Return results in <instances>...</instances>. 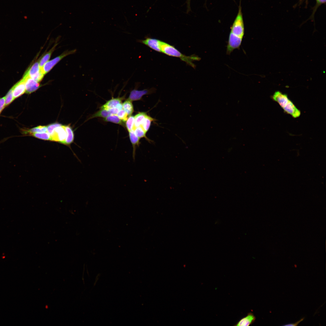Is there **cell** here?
I'll return each instance as SVG.
<instances>
[{"label":"cell","instance_id":"15","mask_svg":"<svg viewBox=\"0 0 326 326\" xmlns=\"http://www.w3.org/2000/svg\"><path fill=\"white\" fill-rule=\"evenodd\" d=\"M56 45V44H55L49 51L46 53L41 59H40L39 66L40 69H41L44 64L49 61L52 54L55 50Z\"/></svg>","mask_w":326,"mask_h":326},{"label":"cell","instance_id":"30","mask_svg":"<svg viewBox=\"0 0 326 326\" xmlns=\"http://www.w3.org/2000/svg\"><path fill=\"white\" fill-rule=\"evenodd\" d=\"M109 111L110 115L111 114H117L120 110L117 107L113 108L108 110Z\"/></svg>","mask_w":326,"mask_h":326},{"label":"cell","instance_id":"8","mask_svg":"<svg viewBox=\"0 0 326 326\" xmlns=\"http://www.w3.org/2000/svg\"><path fill=\"white\" fill-rule=\"evenodd\" d=\"M155 90V89L153 88L142 90L134 89L131 91L128 99L132 101L140 100L142 99L143 96L152 94Z\"/></svg>","mask_w":326,"mask_h":326},{"label":"cell","instance_id":"28","mask_svg":"<svg viewBox=\"0 0 326 326\" xmlns=\"http://www.w3.org/2000/svg\"><path fill=\"white\" fill-rule=\"evenodd\" d=\"M5 96L0 98V113L5 107Z\"/></svg>","mask_w":326,"mask_h":326},{"label":"cell","instance_id":"22","mask_svg":"<svg viewBox=\"0 0 326 326\" xmlns=\"http://www.w3.org/2000/svg\"><path fill=\"white\" fill-rule=\"evenodd\" d=\"M47 132V126H39L26 131V133L30 135L34 133Z\"/></svg>","mask_w":326,"mask_h":326},{"label":"cell","instance_id":"4","mask_svg":"<svg viewBox=\"0 0 326 326\" xmlns=\"http://www.w3.org/2000/svg\"><path fill=\"white\" fill-rule=\"evenodd\" d=\"M40 59L29 67L24 74L38 82L41 81L44 75L39 66Z\"/></svg>","mask_w":326,"mask_h":326},{"label":"cell","instance_id":"1","mask_svg":"<svg viewBox=\"0 0 326 326\" xmlns=\"http://www.w3.org/2000/svg\"><path fill=\"white\" fill-rule=\"evenodd\" d=\"M241 1L240 0L238 13L231 27L227 46V50L229 52L239 48L244 35V24Z\"/></svg>","mask_w":326,"mask_h":326},{"label":"cell","instance_id":"18","mask_svg":"<svg viewBox=\"0 0 326 326\" xmlns=\"http://www.w3.org/2000/svg\"><path fill=\"white\" fill-rule=\"evenodd\" d=\"M155 120V119L147 115L143 120L141 126L147 133L149 129L152 122Z\"/></svg>","mask_w":326,"mask_h":326},{"label":"cell","instance_id":"12","mask_svg":"<svg viewBox=\"0 0 326 326\" xmlns=\"http://www.w3.org/2000/svg\"><path fill=\"white\" fill-rule=\"evenodd\" d=\"M129 139L133 147V160H135L136 148L137 146H139L140 145V139L135 134L133 129L129 132Z\"/></svg>","mask_w":326,"mask_h":326},{"label":"cell","instance_id":"2","mask_svg":"<svg viewBox=\"0 0 326 326\" xmlns=\"http://www.w3.org/2000/svg\"><path fill=\"white\" fill-rule=\"evenodd\" d=\"M161 49L162 53L169 56L179 58L194 69L195 68L196 66L193 62L199 61L201 59L200 57L195 54L186 56L181 53L174 46L162 41L161 43Z\"/></svg>","mask_w":326,"mask_h":326},{"label":"cell","instance_id":"16","mask_svg":"<svg viewBox=\"0 0 326 326\" xmlns=\"http://www.w3.org/2000/svg\"><path fill=\"white\" fill-rule=\"evenodd\" d=\"M123 109L128 116L131 115L134 112V108L132 101L127 99L123 104Z\"/></svg>","mask_w":326,"mask_h":326},{"label":"cell","instance_id":"17","mask_svg":"<svg viewBox=\"0 0 326 326\" xmlns=\"http://www.w3.org/2000/svg\"><path fill=\"white\" fill-rule=\"evenodd\" d=\"M147 115L146 112H139L134 116V128L141 126L143 120Z\"/></svg>","mask_w":326,"mask_h":326},{"label":"cell","instance_id":"19","mask_svg":"<svg viewBox=\"0 0 326 326\" xmlns=\"http://www.w3.org/2000/svg\"><path fill=\"white\" fill-rule=\"evenodd\" d=\"M104 121L110 122L123 126H124L123 122L119 117L117 114L110 115L104 118Z\"/></svg>","mask_w":326,"mask_h":326},{"label":"cell","instance_id":"26","mask_svg":"<svg viewBox=\"0 0 326 326\" xmlns=\"http://www.w3.org/2000/svg\"><path fill=\"white\" fill-rule=\"evenodd\" d=\"M117 115L123 122H126L128 118V115L123 109L119 110Z\"/></svg>","mask_w":326,"mask_h":326},{"label":"cell","instance_id":"20","mask_svg":"<svg viewBox=\"0 0 326 326\" xmlns=\"http://www.w3.org/2000/svg\"><path fill=\"white\" fill-rule=\"evenodd\" d=\"M133 129L135 134L140 139L144 138L150 142H152L147 137L146 135V133L141 126L135 127Z\"/></svg>","mask_w":326,"mask_h":326},{"label":"cell","instance_id":"3","mask_svg":"<svg viewBox=\"0 0 326 326\" xmlns=\"http://www.w3.org/2000/svg\"><path fill=\"white\" fill-rule=\"evenodd\" d=\"M271 98L279 104L285 113L291 115L294 118L300 116L301 111L289 99L287 94L276 91L272 96Z\"/></svg>","mask_w":326,"mask_h":326},{"label":"cell","instance_id":"5","mask_svg":"<svg viewBox=\"0 0 326 326\" xmlns=\"http://www.w3.org/2000/svg\"><path fill=\"white\" fill-rule=\"evenodd\" d=\"M75 50L70 51H66L60 55L56 57L46 63L41 69V70L45 75L49 72L52 68L59 61L65 56L74 53Z\"/></svg>","mask_w":326,"mask_h":326},{"label":"cell","instance_id":"11","mask_svg":"<svg viewBox=\"0 0 326 326\" xmlns=\"http://www.w3.org/2000/svg\"><path fill=\"white\" fill-rule=\"evenodd\" d=\"M256 317L250 312L247 315L241 318L234 325L237 326H249L253 324L256 320Z\"/></svg>","mask_w":326,"mask_h":326},{"label":"cell","instance_id":"24","mask_svg":"<svg viewBox=\"0 0 326 326\" xmlns=\"http://www.w3.org/2000/svg\"><path fill=\"white\" fill-rule=\"evenodd\" d=\"M126 127L128 132L133 129L134 127V116H129L126 122Z\"/></svg>","mask_w":326,"mask_h":326},{"label":"cell","instance_id":"31","mask_svg":"<svg viewBox=\"0 0 326 326\" xmlns=\"http://www.w3.org/2000/svg\"><path fill=\"white\" fill-rule=\"evenodd\" d=\"M190 0H187L186 3L187 4V13H188L190 11Z\"/></svg>","mask_w":326,"mask_h":326},{"label":"cell","instance_id":"23","mask_svg":"<svg viewBox=\"0 0 326 326\" xmlns=\"http://www.w3.org/2000/svg\"><path fill=\"white\" fill-rule=\"evenodd\" d=\"M30 135L41 139L51 140L50 134L47 132L34 133L30 134Z\"/></svg>","mask_w":326,"mask_h":326},{"label":"cell","instance_id":"32","mask_svg":"<svg viewBox=\"0 0 326 326\" xmlns=\"http://www.w3.org/2000/svg\"><path fill=\"white\" fill-rule=\"evenodd\" d=\"M319 3H323L325 2L326 0H317Z\"/></svg>","mask_w":326,"mask_h":326},{"label":"cell","instance_id":"10","mask_svg":"<svg viewBox=\"0 0 326 326\" xmlns=\"http://www.w3.org/2000/svg\"><path fill=\"white\" fill-rule=\"evenodd\" d=\"M13 94L14 99L20 97L24 94L26 91L25 80L23 77L20 81L15 84L13 87Z\"/></svg>","mask_w":326,"mask_h":326},{"label":"cell","instance_id":"6","mask_svg":"<svg viewBox=\"0 0 326 326\" xmlns=\"http://www.w3.org/2000/svg\"><path fill=\"white\" fill-rule=\"evenodd\" d=\"M51 141L58 142L63 144L67 136V133L64 126L56 128L50 135Z\"/></svg>","mask_w":326,"mask_h":326},{"label":"cell","instance_id":"13","mask_svg":"<svg viewBox=\"0 0 326 326\" xmlns=\"http://www.w3.org/2000/svg\"><path fill=\"white\" fill-rule=\"evenodd\" d=\"M122 99L121 97L113 98L107 101L104 104L101 106L100 109L109 110L117 107L120 104L122 103Z\"/></svg>","mask_w":326,"mask_h":326},{"label":"cell","instance_id":"25","mask_svg":"<svg viewBox=\"0 0 326 326\" xmlns=\"http://www.w3.org/2000/svg\"><path fill=\"white\" fill-rule=\"evenodd\" d=\"M13 89L12 87L5 96V107L8 106L14 100L13 94Z\"/></svg>","mask_w":326,"mask_h":326},{"label":"cell","instance_id":"27","mask_svg":"<svg viewBox=\"0 0 326 326\" xmlns=\"http://www.w3.org/2000/svg\"><path fill=\"white\" fill-rule=\"evenodd\" d=\"M61 125V124L58 123L50 124L47 126V132L50 135L52 134L53 130L56 128Z\"/></svg>","mask_w":326,"mask_h":326},{"label":"cell","instance_id":"7","mask_svg":"<svg viewBox=\"0 0 326 326\" xmlns=\"http://www.w3.org/2000/svg\"><path fill=\"white\" fill-rule=\"evenodd\" d=\"M161 40L156 38L146 37L144 39L138 40V42L148 46L156 52L161 53Z\"/></svg>","mask_w":326,"mask_h":326},{"label":"cell","instance_id":"14","mask_svg":"<svg viewBox=\"0 0 326 326\" xmlns=\"http://www.w3.org/2000/svg\"><path fill=\"white\" fill-rule=\"evenodd\" d=\"M65 129L67 133V136L63 144L66 145H69L72 143L74 139V135L72 128L70 126H65Z\"/></svg>","mask_w":326,"mask_h":326},{"label":"cell","instance_id":"29","mask_svg":"<svg viewBox=\"0 0 326 326\" xmlns=\"http://www.w3.org/2000/svg\"><path fill=\"white\" fill-rule=\"evenodd\" d=\"M304 319V318H301V319H300L298 321H297V322H296L295 323L286 324H284V325H283L284 326H297L300 322H301V321H303V320Z\"/></svg>","mask_w":326,"mask_h":326},{"label":"cell","instance_id":"9","mask_svg":"<svg viewBox=\"0 0 326 326\" xmlns=\"http://www.w3.org/2000/svg\"><path fill=\"white\" fill-rule=\"evenodd\" d=\"M23 77L25 80V93L30 94L37 90L40 87L39 82L24 74Z\"/></svg>","mask_w":326,"mask_h":326},{"label":"cell","instance_id":"21","mask_svg":"<svg viewBox=\"0 0 326 326\" xmlns=\"http://www.w3.org/2000/svg\"><path fill=\"white\" fill-rule=\"evenodd\" d=\"M110 115L108 110L100 109V110L92 115L89 119L96 117L105 118Z\"/></svg>","mask_w":326,"mask_h":326}]
</instances>
